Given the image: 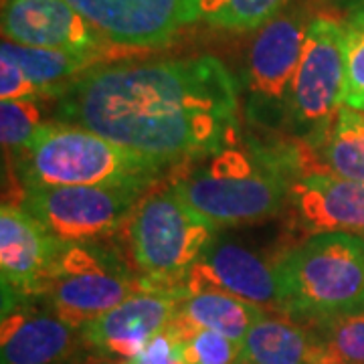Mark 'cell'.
Listing matches in <instances>:
<instances>
[{
  "label": "cell",
  "instance_id": "5b68a950",
  "mask_svg": "<svg viewBox=\"0 0 364 364\" xmlns=\"http://www.w3.org/2000/svg\"><path fill=\"white\" fill-rule=\"evenodd\" d=\"M217 237V227L196 213L174 182L152 186L128 223V245L146 286L181 291V282ZM184 296V294H182Z\"/></svg>",
  "mask_w": 364,
  "mask_h": 364
},
{
  "label": "cell",
  "instance_id": "8992f818",
  "mask_svg": "<svg viewBox=\"0 0 364 364\" xmlns=\"http://www.w3.org/2000/svg\"><path fill=\"white\" fill-rule=\"evenodd\" d=\"M314 18L308 2H291L255 31L243 71V114L251 128L289 134L294 77Z\"/></svg>",
  "mask_w": 364,
  "mask_h": 364
},
{
  "label": "cell",
  "instance_id": "5bb4252c",
  "mask_svg": "<svg viewBox=\"0 0 364 364\" xmlns=\"http://www.w3.org/2000/svg\"><path fill=\"white\" fill-rule=\"evenodd\" d=\"M181 299L184 296L176 289L144 284L142 289L114 310L85 326L83 340L95 358L114 364L128 363L156 334L168 328Z\"/></svg>",
  "mask_w": 364,
  "mask_h": 364
},
{
  "label": "cell",
  "instance_id": "484cf974",
  "mask_svg": "<svg viewBox=\"0 0 364 364\" xmlns=\"http://www.w3.org/2000/svg\"><path fill=\"white\" fill-rule=\"evenodd\" d=\"M124 364H186L181 336L168 324V328H164L144 346L138 356Z\"/></svg>",
  "mask_w": 364,
  "mask_h": 364
},
{
  "label": "cell",
  "instance_id": "ffe728a7",
  "mask_svg": "<svg viewBox=\"0 0 364 364\" xmlns=\"http://www.w3.org/2000/svg\"><path fill=\"white\" fill-rule=\"evenodd\" d=\"M316 154L322 172L364 182V112L342 105Z\"/></svg>",
  "mask_w": 364,
  "mask_h": 364
},
{
  "label": "cell",
  "instance_id": "4316f807",
  "mask_svg": "<svg viewBox=\"0 0 364 364\" xmlns=\"http://www.w3.org/2000/svg\"><path fill=\"white\" fill-rule=\"evenodd\" d=\"M0 95L2 102L6 100H37V91L28 83L21 67L14 63L13 59L0 55Z\"/></svg>",
  "mask_w": 364,
  "mask_h": 364
},
{
  "label": "cell",
  "instance_id": "83f0119b",
  "mask_svg": "<svg viewBox=\"0 0 364 364\" xmlns=\"http://www.w3.org/2000/svg\"><path fill=\"white\" fill-rule=\"evenodd\" d=\"M322 2L330 4V6H334V9H340V11L350 13V11H354L356 6H360L364 0H322Z\"/></svg>",
  "mask_w": 364,
  "mask_h": 364
},
{
  "label": "cell",
  "instance_id": "1f68e13d",
  "mask_svg": "<svg viewBox=\"0 0 364 364\" xmlns=\"http://www.w3.org/2000/svg\"><path fill=\"white\" fill-rule=\"evenodd\" d=\"M239 364H241V363H239Z\"/></svg>",
  "mask_w": 364,
  "mask_h": 364
},
{
  "label": "cell",
  "instance_id": "277c9868",
  "mask_svg": "<svg viewBox=\"0 0 364 364\" xmlns=\"http://www.w3.org/2000/svg\"><path fill=\"white\" fill-rule=\"evenodd\" d=\"M282 316L318 324L358 312L364 304V235L320 233L275 259Z\"/></svg>",
  "mask_w": 364,
  "mask_h": 364
},
{
  "label": "cell",
  "instance_id": "ac0fdd59",
  "mask_svg": "<svg viewBox=\"0 0 364 364\" xmlns=\"http://www.w3.org/2000/svg\"><path fill=\"white\" fill-rule=\"evenodd\" d=\"M267 312L245 299L221 291H203L181 299L170 328L186 336L195 330H215L227 338L243 342L253 326Z\"/></svg>",
  "mask_w": 364,
  "mask_h": 364
},
{
  "label": "cell",
  "instance_id": "cb8c5ba5",
  "mask_svg": "<svg viewBox=\"0 0 364 364\" xmlns=\"http://www.w3.org/2000/svg\"><path fill=\"white\" fill-rule=\"evenodd\" d=\"M186 364H239L243 342L227 338L215 330H195L181 336Z\"/></svg>",
  "mask_w": 364,
  "mask_h": 364
},
{
  "label": "cell",
  "instance_id": "44dd1931",
  "mask_svg": "<svg viewBox=\"0 0 364 364\" xmlns=\"http://www.w3.org/2000/svg\"><path fill=\"white\" fill-rule=\"evenodd\" d=\"M291 0H195L196 21L223 31H259L286 11Z\"/></svg>",
  "mask_w": 364,
  "mask_h": 364
},
{
  "label": "cell",
  "instance_id": "e0dca14e",
  "mask_svg": "<svg viewBox=\"0 0 364 364\" xmlns=\"http://www.w3.org/2000/svg\"><path fill=\"white\" fill-rule=\"evenodd\" d=\"M324 358L312 326L287 316H265L243 338L241 364H318Z\"/></svg>",
  "mask_w": 364,
  "mask_h": 364
},
{
  "label": "cell",
  "instance_id": "d6986e66",
  "mask_svg": "<svg viewBox=\"0 0 364 364\" xmlns=\"http://www.w3.org/2000/svg\"><path fill=\"white\" fill-rule=\"evenodd\" d=\"M0 55L13 59L21 67L28 83L37 91L39 100H59L75 79L93 67L107 63L91 55L26 47L6 39H2Z\"/></svg>",
  "mask_w": 364,
  "mask_h": 364
},
{
  "label": "cell",
  "instance_id": "7c38bea8",
  "mask_svg": "<svg viewBox=\"0 0 364 364\" xmlns=\"http://www.w3.org/2000/svg\"><path fill=\"white\" fill-rule=\"evenodd\" d=\"M2 37L26 47L79 53L112 61L126 55L67 0H2Z\"/></svg>",
  "mask_w": 364,
  "mask_h": 364
},
{
  "label": "cell",
  "instance_id": "3957f363",
  "mask_svg": "<svg viewBox=\"0 0 364 364\" xmlns=\"http://www.w3.org/2000/svg\"><path fill=\"white\" fill-rule=\"evenodd\" d=\"M13 164L21 193L51 186L148 191L170 170L95 132L59 119L45 122L33 144L14 158Z\"/></svg>",
  "mask_w": 364,
  "mask_h": 364
},
{
  "label": "cell",
  "instance_id": "52a82bcc",
  "mask_svg": "<svg viewBox=\"0 0 364 364\" xmlns=\"http://www.w3.org/2000/svg\"><path fill=\"white\" fill-rule=\"evenodd\" d=\"M144 287V279L116 249L97 243L63 245L53 265L43 304L83 330Z\"/></svg>",
  "mask_w": 364,
  "mask_h": 364
},
{
  "label": "cell",
  "instance_id": "6da1fadb",
  "mask_svg": "<svg viewBox=\"0 0 364 364\" xmlns=\"http://www.w3.org/2000/svg\"><path fill=\"white\" fill-rule=\"evenodd\" d=\"M239 83L213 55L109 61L75 79L55 117L95 132L166 168L239 140Z\"/></svg>",
  "mask_w": 364,
  "mask_h": 364
},
{
  "label": "cell",
  "instance_id": "f546056e",
  "mask_svg": "<svg viewBox=\"0 0 364 364\" xmlns=\"http://www.w3.org/2000/svg\"><path fill=\"white\" fill-rule=\"evenodd\" d=\"M318 364H344V363H340V360H336V358H330V356H324V358H322Z\"/></svg>",
  "mask_w": 364,
  "mask_h": 364
},
{
  "label": "cell",
  "instance_id": "d4e9b609",
  "mask_svg": "<svg viewBox=\"0 0 364 364\" xmlns=\"http://www.w3.org/2000/svg\"><path fill=\"white\" fill-rule=\"evenodd\" d=\"M344 105L364 112V26H354L348 23H346Z\"/></svg>",
  "mask_w": 364,
  "mask_h": 364
},
{
  "label": "cell",
  "instance_id": "603a6c76",
  "mask_svg": "<svg viewBox=\"0 0 364 364\" xmlns=\"http://www.w3.org/2000/svg\"><path fill=\"white\" fill-rule=\"evenodd\" d=\"M43 124V107L37 100H6L0 104V138L11 160L33 144Z\"/></svg>",
  "mask_w": 364,
  "mask_h": 364
},
{
  "label": "cell",
  "instance_id": "9a60e30c",
  "mask_svg": "<svg viewBox=\"0 0 364 364\" xmlns=\"http://www.w3.org/2000/svg\"><path fill=\"white\" fill-rule=\"evenodd\" d=\"M35 301H21L2 310L0 364L91 363L95 356L83 340V330Z\"/></svg>",
  "mask_w": 364,
  "mask_h": 364
},
{
  "label": "cell",
  "instance_id": "9c48e42d",
  "mask_svg": "<svg viewBox=\"0 0 364 364\" xmlns=\"http://www.w3.org/2000/svg\"><path fill=\"white\" fill-rule=\"evenodd\" d=\"M148 191L124 186H51L26 191L18 205L63 245L97 243L128 227Z\"/></svg>",
  "mask_w": 364,
  "mask_h": 364
},
{
  "label": "cell",
  "instance_id": "ba28073f",
  "mask_svg": "<svg viewBox=\"0 0 364 364\" xmlns=\"http://www.w3.org/2000/svg\"><path fill=\"white\" fill-rule=\"evenodd\" d=\"M346 83V23L316 14L308 28L291 90L289 136L318 152L338 109Z\"/></svg>",
  "mask_w": 364,
  "mask_h": 364
},
{
  "label": "cell",
  "instance_id": "4fadbf2b",
  "mask_svg": "<svg viewBox=\"0 0 364 364\" xmlns=\"http://www.w3.org/2000/svg\"><path fill=\"white\" fill-rule=\"evenodd\" d=\"M63 249L33 215L16 203L0 208V277L2 306L43 298L53 265ZM2 308V310H4Z\"/></svg>",
  "mask_w": 364,
  "mask_h": 364
},
{
  "label": "cell",
  "instance_id": "4dcf8cb0",
  "mask_svg": "<svg viewBox=\"0 0 364 364\" xmlns=\"http://www.w3.org/2000/svg\"><path fill=\"white\" fill-rule=\"evenodd\" d=\"M358 312H364V304H363V308H360V310H358ZM352 314H354V312H352Z\"/></svg>",
  "mask_w": 364,
  "mask_h": 364
},
{
  "label": "cell",
  "instance_id": "7402d4cb",
  "mask_svg": "<svg viewBox=\"0 0 364 364\" xmlns=\"http://www.w3.org/2000/svg\"><path fill=\"white\" fill-rule=\"evenodd\" d=\"M312 328L324 356L344 364H364V312L336 316Z\"/></svg>",
  "mask_w": 364,
  "mask_h": 364
},
{
  "label": "cell",
  "instance_id": "7a4b0ae2",
  "mask_svg": "<svg viewBox=\"0 0 364 364\" xmlns=\"http://www.w3.org/2000/svg\"><path fill=\"white\" fill-rule=\"evenodd\" d=\"M310 172H318V158L306 142L273 150L253 140H235L193 162L172 182L215 227H233L284 213L291 182Z\"/></svg>",
  "mask_w": 364,
  "mask_h": 364
},
{
  "label": "cell",
  "instance_id": "f1b7e54d",
  "mask_svg": "<svg viewBox=\"0 0 364 364\" xmlns=\"http://www.w3.org/2000/svg\"><path fill=\"white\" fill-rule=\"evenodd\" d=\"M346 23H348V25H354V26H364V2L360 4V6H356L354 11H350V13H348Z\"/></svg>",
  "mask_w": 364,
  "mask_h": 364
},
{
  "label": "cell",
  "instance_id": "8fae6325",
  "mask_svg": "<svg viewBox=\"0 0 364 364\" xmlns=\"http://www.w3.org/2000/svg\"><path fill=\"white\" fill-rule=\"evenodd\" d=\"M117 49L166 47L196 21L195 0H67Z\"/></svg>",
  "mask_w": 364,
  "mask_h": 364
},
{
  "label": "cell",
  "instance_id": "2e32d148",
  "mask_svg": "<svg viewBox=\"0 0 364 364\" xmlns=\"http://www.w3.org/2000/svg\"><path fill=\"white\" fill-rule=\"evenodd\" d=\"M287 227L296 235H364V182L330 172L301 174L291 182L286 207Z\"/></svg>",
  "mask_w": 364,
  "mask_h": 364
},
{
  "label": "cell",
  "instance_id": "30bf717a",
  "mask_svg": "<svg viewBox=\"0 0 364 364\" xmlns=\"http://www.w3.org/2000/svg\"><path fill=\"white\" fill-rule=\"evenodd\" d=\"M184 298L203 291H221L282 314V284L275 259H265L247 245L215 237L203 257L184 273Z\"/></svg>",
  "mask_w": 364,
  "mask_h": 364
}]
</instances>
